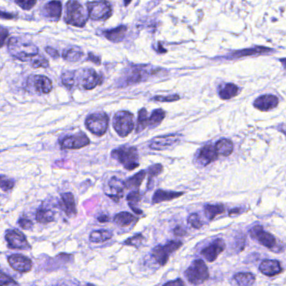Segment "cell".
I'll return each instance as SVG.
<instances>
[{
	"instance_id": "6da1fadb",
	"label": "cell",
	"mask_w": 286,
	"mask_h": 286,
	"mask_svg": "<svg viewBox=\"0 0 286 286\" xmlns=\"http://www.w3.org/2000/svg\"><path fill=\"white\" fill-rule=\"evenodd\" d=\"M8 50L13 57L21 61H29L39 55L37 46L22 38H11L8 43Z\"/></svg>"
},
{
	"instance_id": "7a4b0ae2",
	"label": "cell",
	"mask_w": 286,
	"mask_h": 286,
	"mask_svg": "<svg viewBox=\"0 0 286 286\" xmlns=\"http://www.w3.org/2000/svg\"><path fill=\"white\" fill-rule=\"evenodd\" d=\"M112 157L124 167L125 169L134 170L139 167V154L137 147H120L113 150Z\"/></svg>"
},
{
	"instance_id": "3957f363",
	"label": "cell",
	"mask_w": 286,
	"mask_h": 286,
	"mask_svg": "<svg viewBox=\"0 0 286 286\" xmlns=\"http://www.w3.org/2000/svg\"><path fill=\"white\" fill-rule=\"evenodd\" d=\"M89 17L82 5L76 0H70L65 9V21L75 27H83Z\"/></svg>"
},
{
	"instance_id": "277c9868",
	"label": "cell",
	"mask_w": 286,
	"mask_h": 286,
	"mask_svg": "<svg viewBox=\"0 0 286 286\" xmlns=\"http://www.w3.org/2000/svg\"><path fill=\"white\" fill-rule=\"evenodd\" d=\"M112 125L120 137H127L134 129L133 114L127 111H120L115 115Z\"/></svg>"
},
{
	"instance_id": "5b68a950",
	"label": "cell",
	"mask_w": 286,
	"mask_h": 286,
	"mask_svg": "<svg viewBox=\"0 0 286 286\" xmlns=\"http://www.w3.org/2000/svg\"><path fill=\"white\" fill-rule=\"evenodd\" d=\"M185 276L191 284L199 285L209 279V269L202 259H196L186 269Z\"/></svg>"
},
{
	"instance_id": "8992f818",
	"label": "cell",
	"mask_w": 286,
	"mask_h": 286,
	"mask_svg": "<svg viewBox=\"0 0 286 286\" xmlns=\"http://www.w3.org/2000/svg\"><path fill=\"white\" fill-rule=\"evenodd\" d=\"M85 127L92 134L102 137L107 132L109 125V117L105 112H97L88 116L85 119Z\"/></svg>"
},
{
	"instance_id": "52a82bcc",
	"label": "cell",
	"mask_w": 286,
	"mask_h": 286,
	"mask_svg": "<svg viewBox=\"0 0 286 286\" xmlns=\"http://www.w3.org/2000/svg\"><path fill=\"white\" fill-rule=\"evenodd\" d=\"M182 243L177 240H172L165 244L163 246L158 245L152 249V255L155 260L161 265L163 266L167 264L169 259L170 254L176 251L182 247Z\"/></svg>"
},
{
	"instance_id": "ba28073f",
	"label": "cell",
	"mask_w": 286,
	"mask_h": 286,
	"mask_svg": "<svg viewBox=\"0 0 286 286\" xmlns=\"http://www.w3.org/2000/svg\"><path fill=\"white\" fill-rule=\"evenodd\" d=\"M88 16L93 20H106L112 15V7L106 0H97L87 4Z\"/></svg>"
},
{
	"instance_id": "9c48e42d",
	"label": "cell",
	"mask_w": 286,
	"mask_h": 286,
	"mask_svg": "<svg viewBox=\"0 0 286 286\" xmlns=\"http://www.w3.org/2000/svg\"><path fill=\"white\" fill-rule=\"evenodd\" d=\"M249 234L251 235L252 238L256 239L259 244L264 245L268 249H272L273 251H277V241L276 239L274 238V235L269 234V232H266L263 229V227L257 225L250 229Z\"/></svg>"
},
{
	"instance_id": "30bf717a",
	"label": "cell",
	"mask_w": 286,
	"mask_h": 286,
	"mask_svg": "<svg viewBox=\"0 0 286 286\" xmlns=\"http://www.w3.org/2000/svg\"><path fill=\"white\" fill-rule=\"evenodd\" d=\"M5 239L10 249H22V250L31 249L25 234L16 229L7 230L5 234Z\"/></svg>"
},
{
	"instance_id": "8fae6325",
	"label": "cell",
	"mask_w": 286,
	"mask_h": 286,
	"mask_svg": "<svg viewBox=\"0 0 286 286\" xmlns=\"http://www.w3.org/2000/svg\"><path fill=\"white\" fill-rule=\"evenodd\" d=\"M181 137H182L181 135L176 133L159 136L151 140L149 147L155 151L167 149L168 147H172L173 145L177 144V142H179Z\"/></svg>"
},
{
	"instance_id": "7c38bea8",
	"label": "cell",
	"mask_w": 286,
	"mask_h": 286,
	"mask_svg": "<svg viewBox=\"0 0 286 286\" xmlns=\"http://www.w3.org/2000/svg\"><path fill=\"white\" fill-rule=\"evenodd\" d=\"M103 81V78L93 69L83 70L80 75V86L84 90H92L97 85H101Z\"/></svg>"
},
{
	"instance_id": "4fadbf2b",
	"label": "cell",
	"mask_w": 286,
	"mask_h": 286,
	"mask_svg": "<svg viewBox=\"0 0 286 286\" xmlns=\"http://www.w3.org/2000/svg\"><path fill=\"white\" fill-rule=\"evenodd\" d=\"M28 85L39 94H48L53 89L52 81L45 75H31L28 79Z\"/></svg>"
},
{
	"instance_id": "5bb4252c",
	"label": "cell",
	"mask_w": 286,
	"mask_h": 286,
	"mask_svg": "<svg viewBox=\"0 0 286 286\" xmlns=\"http://www.w3.org/2000/svg\"><path fill=\"white\" fill-rule=\"evenodd\" d=\"M90 144V139L84 133L69 136L60 142V147L62 149H80Z\"/></svg>"
},
{
	"instance_id": "9a60e30c",
	"label": "cell",
	"mask_w": 286,
	"mask_h": 286,
	"mask_svg": "<svg viewBox=\"0 0 286 286\" xmlns=\"http://www.w3.org/2000/svg\"><path fill=\"white\" fill-rule=\"evenodd\" d=\"M8 262L13 269L20 273H28L32 269V261L22 254H12L8 258Z\"/></svg>"
},
{
	"instance_id": "2e32d148",
	"label": "cell",
	"mask_w": 286,
	"mask_h": 286,
	"mask_svg": "<svg viewBox=\"0 0 286 286\" xmlns=\"http://www.w3.org/2000/svg\"><path fill=\"white\" fill-rule=\"evenodd\" d=\"M224 249L225 243L224 240L222 239H217L202 250V256L209 262H214Z\"/></svg>"
},
{
	"instance_id": "e0dca14e",
	"label": "cell",
	"mask_w": 286,
	"mask_h": 286,
	"mask_svg": "<svg viewBox=\"0 0 286 286\" xmlns=\"http://www.w3.org/2000/svg\"><path fill=\"white\" fill-rule=\"evenodd\" d=\"M59 206L68 217L75 216L77 214L75 198L71 193L61 194V198L59 202Z\"/></svg>"
},
{
	"instance_id": "ac0fdd59",
	"label": "cell",
	"mask_w": 286,
	"mask_h": 286,
	"mask_svg": "<svg viewBox=\"0 0 286 286\" xmlns=\"http://www.w3.org/2000/svg\"><path fill=\"white\" fill-rule=\"evenodd\" d=\"M278 104H279V99L274 95L261 96L258 97L254 102V107L262 112L273 110L278 106Z\"/></svg>"
},
{
	"instance_id": "d6986e66",
	"label": "cell",
	"mask_w": 286,
	"mask_h": 286,
	"mask_svg": "<svg viewBox=\"0 0 286 286\" xmlns=\"http://www.w3.org/2000/svg\"><path fill=\"white\" fill-rule=\"evenodd\" d=\"M108 187L109 193H106V194L114 201L119 202L120 199L124 196V182H122L119 178L112 177L108 182Z\"/></svg>"
},
{
	"instance_id": "ffe728a7",
	"label": "cell",
	"mask_w": 286,
	"mask_h": 286,
	"mask_svg": "<svg viewBox=\"0 0 286 286\" xmlns=\"http://www.w3.org/2000/svg\"><path fill=\"white\" fill-rule=\"evenodd\" d=\"M198 162L203 166H207L209 163L214 162L218 158V153H217L215 147L210 145L202 147L198 154Z\"/></svg>"
},
{
	"instance_id": "44dd1931",
	"label": "cell",
	"mask_w": 286,
	"mask_h": 286,
	"mask_svg": "<svg viewBox=\"0 0 286 286\" xmlns=\"http://www.w3.org/2000/svg\"><path fill=\"white\" fill-rule=\"evenodd\" d=\"M259 270L264 275L274 276L282 271V268L279 261L268 259V260L262 261L260 266H259Z\"/></svg>"
},
{
	"instance_id": "7402d4cb",
	"label": "cell",
	"mask_w": 286,
	"mask_h": 286,
	"mask_svg": "<svg viewBox=\"0 0 286 286\" xmlns=\"http://www.w3.org/2000/svg\"><path fill=\"white\" fill-rule=\"evenodd\" d=\"M183 194H184L183 192L165 191V190L158 189L153 194L152 203L153 204H157L162 202L170 201L172 199L179 198Z\"/></svg>"
},
{
	"instance_id": "603a6c76",
	"label": "cell",
	"mask_w": 286,
	"mask_h": 286,
	"mask_svg": "<svg viewBox=\"0 0 286 286\" xmlns=\"http://www.w3.org/2000/svg\"><path fill=\"white\" fill-rule=\"evenodd\" d=\"M148 72L143 68L135 67L130 70L129 73L127 75L126 81L127 85L132 84H137V83L145 81L148 78Z\"/></svg>"
},
{
	"instance_id": "cb8c5ba5",
	"label": "cell",
	"mask_w": 286,
	"mask_h": 286,
	"mask_svg": "<svg viewBox=\"0 0 286 286\" xmlns=\"http://www.w3.org/2000/svg\"><path fill=\"white\" fill-rule=\"evenodd\" d=\"M272 51L273 50L271 49H269V48L256 46V47L233 52L231 55H229V58L234 59V58L245 57V56H251V55H263V54H268V53L272 52Z\"/></svg>"
},
{
	"instance_id": "d4e9b609",
	"label": "cell",
	"mask_w": 286,
	"mask_h": 286,
	"mask_svg": "<svg viewBox=\"0 0 286 286\" xmlns=\"http://www.w3.org/2000/svg\"><path fill=\"white\" fill-rule=\"evenodd\" d=\"M45 10L48 17L53 20H58L61 16L62 5L58 0H53L45 5Z\"/></svg>"
},
{
	"instance_id": "484cf974",
	"label": "cell",
	"mask_w": 286,
	"mask_h": 286,
	"mask_svg": "<svg viewBox=\"0 0 286 286\" xmlns=\"http://www.w3.org/2000/svg\"><path fill=\"white\" fill-rule=\"evenodd\" d=\"M145 177H146V172L145 171H140L139 172H137V174L133 175L132 177L125 181V188L137 191L139 188L141 184H142V182H143Z\"/></svg>"
},
{
	"instance_id": "4316f807",
	"label": "cell",
	"mask_w": 286,
	"mask_h": 286,
	"mask_svg": "<svg viewBox=\"0 0 286 286\" xmlns=\"http://www.w3.org/2000/svg\"><path fill=\"white\" fill-rule=\"evenodd\" d=\"M127 30L126 26L122 25L119 27L115 28L113 30H107L103 33H104L105 37L107 38V40L113 41V42H120L124 39Z\"/></svg>"
},
{
	"instance_id": "83f0119b",
	"label": "cell",
	"mask_w": 286,
	"mask_h": 286,
	"mask_svg": "<svg viewBox=\"0 0 286 286\" xmlns=\"http://www.w3.org/2000/svg\"><path fill=\"white\" fill-rule=\"evenodd\" d=\"M83 56V51L81 49L76 46H70L65 48L62 53V57L70 62H76L80 60Z\"/></svg>"
},
{
	"instance_id": "f1b7e54d",
	"label": "cell",
	"mask_w": 286,
	"mask_h": 286,
	"mask_svg": "<svg viewBox=\"0 0 286 286\" xmlns=\"http://www.w3.org/2000/svg\"><path fill=\"white\" fill-rule=\"evenodd\" d=\"M35 219L40 224H49L55 220V212L47 208H40L36 212Z\"/></svg>"
},
{
	"instance_id": "f546056e",
	"label": "cell",
	"mask_w": 286,
	"mask_h": 286,
	"mask_svg": "<svg viewBox=\"0 0 286 286\" xmlns=\"http://www.w3.org/2000/svg\"><path fill=\"white\" fill-rule=\"evenodd\" d=\"M215 150L218 155L228 157L234 151V145L230 140L224 138V139L219 140V142H217L215 145Z\"/></svg>"
},
{
	"instance_id": "4dcf8cb0",
	"label": "cell",
	"mask_w": 286,
	"mask_h": 286,
	"mask_svg": "<svg viewBox=\"0 0 286 286\" xmlns=\"http://www.w3.org/2000/svg\"><path fill=\"white\" fill-rule=\"evenodd\" d=\"M112 236H113V234L112 231L107 230V229H100V230L91 232V234H90V240L92 243L99 244V243H103V242L112 239Z\"/></svg>"
},
{
	"instance_id": "1f68e13d",
	"label": "cell",
	"mask_w": 286,
	"mask_h": 286,
	"mask_svg": "<svg viewBox=\"0 0 286 286\" xmlns=\"http://www.w3.org/2000/svg\"><path fill=\"white\" fill-rule=\"evenodd\" d=\"M239 91V88L234 84L228 83L220 89L219 96L222 100H229L236 97Z\"/></svg>"
},
{
	"instance_id": "d6a6232c",
	"label": "cell",
	"mask_w": 286,
	"mask_h": 286,
	"mask_svg": "<svg viewBox=\"0 0 286 286\" xmlns=\"http://www.w3.org/2000/svg\"><path fill=\"white\" fill-rule=\"evenodd\" d=\"M137 219L128 212H121L114 217L115 224L121 227L130 226Z\"/></svg>"
},
{
	"instance_id": "836d02e7",
	"label": "cell",
	"mask_w": 286,
	"mask_h": 286,
	"mask_svg": "<svg viewBox=\"0 0 286 286\" xmlns=\"http://www.w3.org/2000/svg\"><path fill=\"white\" fill-rule=\"evenodd\" d=\"M225 211L224 205L222 204H206L204 206V213L205 216L209 219L213 220L215 217L224 214Z\"/></svg>"
},
{
	"instance_id": "e575fe53",
	"label": "cell",
	"mask_w": 286,
	"mask_h": 286,
	"mask_svg": "<svg viewBox=\"0 0 286 286\" xmlns=\"http://www.w3.org/2000/svg\"><path fill=\"white\" fill-rule=\"evenodd\" d=\"M148 127H149V117H147V110L142 108L138 112L136 132L139 133Z\"/></svg>"
},
{
	"instance_id": "d590c367",
	"label": "cell",
	"mask_w": 286,
	"mask_h": 286,
	"mask_svg": "<svg viewBox=\"0 0 286 286\" xmlns=\"http://www.w3.org/2000/svg\"><path fill=\"white\" fill-rule=\"evenodd\" d=\"M239 286H252L255 280V277L251 273H238L234 277Z\"/></svg>"
},
{
	"instance_id": "8d00e7d4",
	"label": "cell",
	"mask_w": 286,
	"mask_h": 286,
	"mask_svg": "<svg viewBox=\"0 0 286 286\" xmlns=\"http://www.w3.org/2000/svg\"><path fill=\"white\" fill-rule=\"evenodd\" d=\"M166 116V112L162 109H156L152 112L149 117V128L153 129L161 124Z\"/></svg>"
},
{
	"instance_id": "74e56055",
	"label": "cell",
	"mask_w": 286,
	"mask_h": 286,
	"mask_svg": "<svg viewBox=\"0 0 286 286\" xmlns=\"http://www.w3.org/2000/svg\"><path fill=\"white\" fill-rule=\"evenodd\" d=\"M127 202L129 203V207L132 211L137 214H142V210L137 209V207H135V205H137V204H138L140 200H141V195H140L139 192L137 191H137L131 192V193L127 195Z\"/></svg>"
},
{
	"instance_id": "f35d334b",
	"label": "cell",
	"mask_w": 286,
	"mask_h": 286,
	"mask_svg": "<svg viewBox=\"0 0 286 286\" xmlns=\"http://www.w3.org/2000/svg\"><path fill=\"white\" fill-rule=\"evenodd\" d=\"M75 76H76V71H71V70L65 71L61 75L63 85L69 90L72 89L75 85Z\"/></svg>"
},
{
	"instance_id": "ab89813d",
	"label": "cell",
	"mask_w": 286,
	"mask_h": 286,
	"mask_svg": "<svg viewBox=\"0 0 286 286\" xmlns=\"http://www.w3.org/2000/svg\"><path fill=\"white\" fill-rule=\"evenodd\" d=\"M31 65L34 68H47L49 66V61L43 55H38L30 60Z\"/></svg>"
},
{
	"instance_id": "60d3db41",
	"label": "cell",
	"mask_w": 286,
	"mask_h": 286,
	"mask_svg": "<svg viewBox=\"0 0 286 286\" xmlns=\"http://www.w3.org/2000/svg\"><path fill=\"white\" fill-rule=\"evenodd\" d=\"M163 171V166L159 163L157 164L152 165L148 168V175H149V180H148V187H149L150 183L152 182V180L153 177H157L158 175L162 173Z\"/></svg>"
},
{
	"instance_id": "b9f144b4",
	"label": "cell",
	"mask_w": 286,
	"mask_h": 286,
	"mask_svg": "<svg viewBox=\"0 0 286 286\" xmlns=\"http://www.w3.org/2000/svg\"><path fill=\"white\" fill-rule=\"evenodd\" d=\"M15 187V180L6 176H0V188L4 191H10Z\"/></svg>"
},
{
	"instance_id": "7bdbcfd3",
	"label": "cell",
	"mask_w": 286,
	"mask_h": 286,
	"mask_svg": "<svg viewBox=\"0 0 286 286\" xmlns=\"http://www.w3.org/2000/svg\"><path fill=\"white\" fill-rule=\"evenodd\" d=\"M143 239H144V237L142 234H137V235H134L132 238L127 239L124 242V244L125 245H130V246L138 247L142 244Z\"/></svg>"
},
{
	"instance_id": "ee69618b",
	"label": "cell",
	"mask_w": 286,
	"mask_h": 286,
	"mask_svg": "<svg viewBox=\"0 0 286 286\" xmlns=\"http://www.w3.org/2000/svg\"><path fill=\"white\" fill-rule=\"evenodd\" d=\"M187 223L191 225L194 229H201L203 226V222L199 218V214H192L188 219H187Z\"/></svg>"
},
{
	"instance_id": "f6af8a7d",
	"label": "cell",
	"mask_w": 286,
	"mask_h": 286,
	"mask_svg": "<svg viewBox=\"0 0 286 286\" xmlns=\"http://www.w3.org/2000/svg\"><path fill=\"white\" fill-rule=\"evenodd\" d=\"M152 101L160 102H173L179 101V95H170V96H156L152 98Z\"/></svg>"
},
{
	"instance_id": "bcb514c9",
	"label": "cell",
	"mask_w": 286,
	"mask_h": 286,
	"mask_svg": "<svg viewBox=\"0 0 286 286\" xmlns=\"http://www.w3.org/2000/svg\"><path fill=\"white\" fill-rule=\"evenodd\" d=\"M37 0H15V3L17 4L23 10H30L35 6Z\"/></svg>"
},
{
	"instance_id": "7dc6e473",
	"label": "cell",
	"mask_w": 286,
	"mask_h": 286,
	"mask_svg": "<svg viewBox=\"0 0 286 286\" xmlns=\"http://www.w3.org/2000/svg\"><path fill=\"white\" fill-rule=\"evenodd\" d=\"M16 284L15 279H13L12 277L10 275L0 272V286H8L10 284Z\"/></svg>"
},
{
	"instance_id": "c3c4849f",
	"label": "cell",
	"mask_w": 286,
	"mask_h": 286,
	"mask_svg": "<svg viewBox=\"0 0 286 286\" xmlns=\"http://www.w3.org/2000/svg\"><path fill=\"white\" fill-rule=\"evenodd\" d=\"M19 224H20V226L23 229H25V230H30V229L33 228L32 221L27 219V218H21V219H20Z\"/></svg>"
},
{
	"instance_id": "681fc988",
	"label": "cell",
	"mask_w": 286,
	"mask_h": 286,
	"mask_svg": "<svg viewBox=\"0 0 286 286\" xmlns=\"http://www.w3.org/2000/svg\"><path fill=\"white\" fill-rule=\"evenodd\" d=\"M9 35V31L7 29L0 26V48L3 47L5 44V40Z\"/></svg>"
},
{
	"instance_id": "f907efd6",
	"label": "cell",
	"mask_w": 286,
	"mask_h": 286,
	"mask_svg": "<svg viewBox=\"0 0 286 286\" xmlns=\"http://www.w3.org/2000/svg\"><path fill=\"white\" fill-rule=\"evenodd\" d=\"M56 286H80V284L75 279H64L58 283Z\"/></svg>"
},
{
	"instance_id": "816d5d0a",
	"label": "cell",
	"mask_w": 286,
	"mask_h": 286,
	"mask_svg": "<svg viewBox=\"0 0 286 286\" xmlns=\"http://www.w3.org/2000/svg\"><path fill=\"white\" fill-rule=\"evenodd\" d=\"M45 51H46L48 55H50V56L54 58V59H57V58H59V56H60L57 50H55V49H53V48L46 47L45 48Z\"/></svg>"
},
{
	"instance_id": "f5cc1de1",
	"label": "cell",
	"mask_w": 286,
	"mask_h": 286,
	"mask_svg": "<svg viewBox=\"0 0 286 286\" xmlns=\"http://www.w3.org/2000/svg\"><path fill=\"white\" fill-rule=\"evenodd\" d=\"M163 286H185L184 282L181 279H174L172 281L167 282Z\"/></svg>"
},
{
	"instance_id": "db71d44e",
	"label": "cell",
	"mask_w": 286,
	"mask_h": 286,
	"mask_svg": "<svg viewBox=\"0 0 286 286\" xmlns=\"http://www.w3.org/2000/svg\"><path fill=\"white\" fill-rule=\"evenodd\" d=\"M173 233H174L176 236L182 237L184 236L185 234H187V232L182 227L177 226L173 229Z\"/></svg>"
},
{
	"instance_id": "11a10c76",
	"label": "cell",
	"mask_w": 286,
	"mask_h": 286,
	"mask_svg": "<svg viewBox=\"0 0 286 286\" xmlns=\"http://www.w3.org/2000/svg\"><path fill=\"white\" fill-rule=\"evenodd\" d=\"M88 60L92 61L93 63L100 65L101 64V58L98 57L97 55H93L92 53H90L88 55Z\"/></svg>"
},
{
	"instance_id": "9f6ffc18",
	"label": "cell",
	"mask_w": 286,
	"mask_h": 286,
	"mask_svg": "<svg viewBox=\"0 0 286 286\" xmlns=\"http://www.w3.org/2000/svg\"><path fill=\"white\" fill-rule=\"evenodd\" d=\"M0 18L1 19H5V20H12L14 18V15H11L10 13L3 12L0 11Z\"/></svg>"
},
{
	"instance_id": "6f0895ef",
	"label": "cell",
	"mask_w": 286,
	"mask_h": 286,
	"mask_svg": "<svg viewBox=\"0 0 286 286\" xmlns=\"http://www.w3.org/2000/svg\"><path fill=\"white\" fill-rule=\"evenodd\" d=\"M98 221L101 223H107L109 221V217L107 215H102V216L98 217Z\"/></svg>"
},
{
	"instance_id": "680465c9",
	"label": "cell",
	"mask_w": 286,
	"mask_h": 286,
	"mask_svg": "<svg viewBox=\"0 0 286 286\" xmlns=\"http://www.w3.org/2000/svg\"><path fill=\"white\" fill-rule=\"evenodd\" d=\"M240 212H241V209H239V208L232 209V210L229 211V215H230V216H233V215H235V214H240Z\"/></svg>"
},
{
	"instance_id": "91938a15",
	"label": "cell",
	"mask_w": 286,
	"mask_h": 286,
	"mask_svg": "<svg viewBox=\"0 0 286 286\" xmlns=\"http://www.w3.org/2000/svg\"><path fill=\"white\" fill-rule=\"evenodd\" d=\"M279 61H280V62L283 64V65H284V67L286 68V58L285 59H280V60H279Z\"/></svg>"
},
{
	"instance_id": "94428289",
	"label": "cell",
	"mask_w": 286,
	"mask_h": 286,
	"mask_svg": "<svg viewBox=\"0 0 286 286\" xmlns=\"http://www.w3.org/2000/svg\"><path fill=\"white\" fill-rule=\"evenodd\" d=\"M131 2H132V0H124L125 6H127Z\"/></svg>"
}]
</instances>
